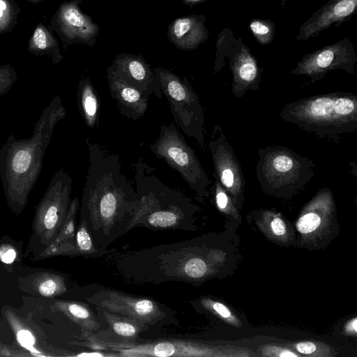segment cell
<instances>
[{"label": "cell", "instance_id": "37", "mask_svg": "<svg viewBox=\"0 0 357 357\" xmlns=\"http://www.w3.org/2000/svg\"><path fill=\"white\" fill-rule=\"evenodd\" d=\"M117 1H123V0H117Z\"/></svg>", "mask_w": 357, "mask_h": 357}, {"label": "cell", "instance_id": "17", "mask_svg": "<svg viewBox=\"0 0 357 357\" xmlns=\"http://www.w3.org/2000/svg\"><path fill=\"white\" fill-rule=\"evenodd\" d=\"M27 51L37 56H47L53 64L59 63L63 58L53 30L43 22L36 26L28 40Z\"/></svg>", "mask_w": 357, "mask_h": 357}, {"label": "cell", "instance_id": "5", "mask_svg": "<svg viewBox=\"0 0 357 357\" xmlns=\"http://www.w3.org/2000/svg\"><path fill=\"white\" fill-rule=\"evenodd\" d=\"M256 178L262 190L278 197L302 190L314 176V162L283 146L257 150Z\"/></svg>", "mask_w": 357, "mask_h": 357}, {"label": "cell", "instance_id": "20", "mask_svg": "<svg viewBox=\"0 0 357 357\" xmlns=\"http://www.w3.org/2000/svg\"><path fill=\"white\" fill-rule=\"evenodd\" d=\"M66 310L84 328L95 332L100 328V324L94 314L86 305L78 303H70L66 305Z\"/></svg>", "mask_w": 357, "mask_h": 357}, {"label": "cell", "instance_id": "9", "mask_svg": "<svg viewBox=\"0 0 357 357\" xmlns=\"http://www.w3.org/2000/svg\"><path fill=\"white\" fill-rule=\"evenodd\" d=\"M357 55L353 44L344 38L333 44L326 45L302 56L290 74L304 75L312 83L320 81L331 70H343L349 74L354 73Z\"/></svg>", "mask_w": 357, "mask_h": 357}, {"label": "cell", "instance_id": "26", "mask_svg": "<svg viewBox=\"0 0 357 357\" xmlns=\"http://www.w3.org/2000/svg\"><path fill=\"white\" fill-rule=\"evenodd\" d=\"M17 79V74L10 64L0 66V96L6 93Z\"/></svg>", "mask_w": 357, "mask_h": 357}, {"label": "cell", "instance_id": "1", "mask_svg": "<svg viewBox=\"0 0 357 357\" xmlns=\"http://www.w3.org/2000/svg\"><path fill=\"white\" fill-rule=\"evenodd\" d=\"M89 166L83 187L80 220L86 222L97 247L107 248L126 234L139 202L123 174L117 154L87 137Z\"/></svg>", "mask_w": 357, "mask_h": 357}, {"label": "cell", "instance_id": "22", "mask_svg": "<svg viewBox=\"0 0 357 357\" xmlns=\"http://www.w3.org/2000/svg\"><path fill=\"white\" fill-rule=\"evenodd\" d=\"M75 243L77 250L90 257H98L107 251L97 247L89 231L86 222L80 220L79 225L75 235Z\"/></svg>", "mask_w": 357, "mask_h": 357}, {"label": "cell", "instance_id": "6", "mask_svg": "<svg viewBox=\"0 0 357 357\" xmlns=\"http://www.w3.org/2000/svg\"><path fill=\"white\" fill-rule=\"evenodd\" d=\"M162 94L167 99L174 122L188 137L205 148L204 113L199 98L185 77L168 69H153Z\"/></svg>", "mask_w": 357, "mask_h": 357}, {"label": "cell", "instance_id": "18", "mask_svg": "<svg viewBox=\"0 0 357 357\" xmlns=\"http://www.w3.org/2000/svg\"><path fill=\"white\" fill-rule=\"evenodd\" d=\"M77 105L81 116L90 128L98 126L100 100L97 92L88 77L79 79L77 91Z\"/></svg>", "mask_w": 357, "mask_h": 357}, {"label": "cell", "instance_id": "13", "mask_svg": "<svg viewBox=\"0 0 357 357\" xmlns=\"http://www.w3.org/2000/svg\"><path fill=\"white\" fill-rule=\"evenodd\" d=\"M107 69L148 97L163 96L153 69L141 55L118 54Z\"/></svg>", "mask_w": 357, "mask_h": 357}, {"label": "cell", "instance_id": "28", "mask_svg": "<svg viewBox=\"0 0 357 357\" xmlns=\"http://www.w3.org/2000/svg\"><path fill=\"white\" fill-rule=\"evenodd\" d=\"M271 218L270 226L272 232L278 236H283L286 234L287 227L284 220L278 215L270 213Z\"/></svg>", "mask_w": 357, "mask_h": 357}, {"label": "cell", "instance_id": "2", "mask_svg": "<svg viewBox=\"0 0 357 357\" xmlns=\"http://www.w3.org/2000/svg\"><path fill=\"white\" fill-rule=\"evenodd\" d=\"M66 115L61 98L56 96L43 110L29 138L17 139L10 135L1 146L0 178L10 202H26L39 178L54 130Z\"/></svg>", "mask_w": 357, "mask_h": 357}, {"label": "cell", "instance_id": "25", "mask_svg": "<svg viewBox=\"0 0 357 357\" xmlns=\"http://www.w3.org/2000/svg\"><path fill=\"white\" fill-rule=\"evenodd\" d=\"M202 303L204 307L211 311L214 312L220 317L222 318L227 322L236 326H238V319L234 316L230 310L224 304L216 302L209 298H204L202 300Z\"/></svg>", "mask_w": 357, "mask_h": 357}, {"label": "cell", "instance_id": "34", "mask_svg": "<svg viewBox=\"0 0 357 357\" xmlns=\"http://www.w3.org/2000/svg\"><path fill=\"white\" fill-rule=\"evenodd\" d=\"M346 331L349 333H356L357 331V319L354 318L346 326Z\"/></svg>", "mask_w": 357, "mask_h": 357}, {"label": "cell", "instance_id": "14", "mask_svg": "<svg viewBox=\"0 0 357 357\" xmlns=\"http://www.w3.org/2000/svg\"><path fill=\"white\" fill-rule=\"evenodd\" d=\"M357 0H330L317 9L299 27L297 41L317 36L333 24H340L356 13Z\"/></svg>", "mask_w": 357, "mask_h": 357}, {"label": "cell", "instance_id": "3", "mask_svg": "<svg viewBox=\"0 0 357 357\" xmlns=\"http://www.w3.org/2000/svg\"><path fill=\"white\" fill-rule=\"evenodd\" d=\"M279 117L319 138L338 141L357 130V96L336 91L302 98L283 106Z\"/></svg>", "mask_w": 357, "mask_h": 357}, {"label": "cell", "instance_id": "21", "mask_svg": "<svg viewBox=\"0 0 357 357\" xmlns=\"http://www.w3.org/2000/svg\"><path fill=\"white\" fill-rule=\"evenodd\" d=\"M20 13L17 0H0V35L13 30Z\"/></svg>", "mask_w": 357, "mask_h": 357}, {"label": "cell", "instance_id": "36", "mask_svg": "<svg viewBox=\"0 0 357 357\" xmlns=\"http://www.w3.org/2000/svg\"><path fill=\"white\" fill-rule=\"evenodd\" d=\"M26 1H27L29 3H33V4H38L39 3L44 1L45 0H26Z\"/></svg>", "mask_w": 357, "mask_h": 357}, {"label": "cell", "instance_id": "8", "mask_svg": "<svg viewBox=\"0 0 357 357\" xmlns=\"http://www.w3.org/2000/svg\"><path fill=\"white\" fill-rule=\"evenodd\" d=\"M225 58L232 74L231 93L235 98H243L248 91L259 89L263 69L243 40L236 38L229 28L223 29L218 34L214 73L225 67Z\"/></svg>", "mask_w": 357, "mask_h": 357}, {"label": "cell", "instance_id": "32", "mask_svg": "<svg viewBox=\"0 0 357 357\" xmlns=\"http://www.w3.org/2000/svg\"><path fill=\"white\" fill-rule=\"evenodd\" d=\"M16 257V252L11 248L0 249V259L5 264H11Z\"/></svg>", "mask_w": 357, "mask_h": 357}, {"label": "cell", "instance_id": "15", "mask_svg": "<svg viewBox=\"0 0 357 357\" xmlns=\"http://www.w3.org/2000/svg\"><path fill=\"white\" fill-rule=\"evenodd\" d=\"M206 17L204 15H191L176 18L167 29L170 43L177 48L191 51L195 50L208 37L205 26Z\"/></svg>", "mask_w": 357, "mask_h": 357}, {"label": "cell", "instance_id": "12", "mask_svg": "<svg viewBox=\"0 0 357 357\" xmlns=\"http://www.w3.org/2000/svg\"><path fill=\"white\" fill-rule=\"evenodd\" d=\"M83 0H68L61 3L52 15L49 26L66 45H95L99 26L80 8Z\"/></svg>", "mask_w": 357, "mask_h": 357}, {"label": "cell", "instance_id": "29", "mask_svg": "<svg viewBox=\"0 0 357 357\" xmlns=\"http://www.w3.org/2000/svg\"><path fill=\"white\" fill-rule=\"evenodd\" d=\"M56 289L57 284L52 279H49L43 282L38 287L40 294L44 296H52Z\"/></svg>", "mask_w": 357, "mask_h": 357}, {"label": "cell", "instance_id": "4", "mask_svg": "<svg viewBox=\"0 0 357 357\" xmlns=\"http://www.w3.org/2000/svg\"><path fill=\"white\" fill-rule=\"evenodd\" d=\"M139 202L129 225L150 229H188L196 206L182 192L163 183L153 169L139 160L134 166Z\"/></svg>", "mask_w": 357, "mask_h": 357}, {"label": "cell", "instance_id": "7", "mask_svg": "<svg viewBox=\"0 0 357 357\" xmlns=\"http://www.w3.org/2000/svg\"><path fill=\"white\" fill-rule=\"evenodd\" d=\"M152 153L177 171L197 196L208 195L212 182L194 149L174 123L161 125L158 138L150 145Z\"/></svg>", "mask_w": 357, "mask_h": 357}, {"label": "cell", "instance_id": "31", "mask_svg": "<svg viewBox=\"0 0 357 357\" xmlns=\"http://www.w3.org/2000/svg\"><path fill=\"white\" fill-rule=\"evenodd\" d=\"M297 351L303 355H310L317 350V346L312 342H298L295 346Z\"/></svg>", "mask_w": 357, "mask_h": 357}, {"label": "cell", "instance_id": "35", "mask_svg": "<svg viewBox=\"0 0 357 357\" xmlns=\"http://www.w3.org/2000/svg\"><path fill=\"white\" fill-rule=\"evenodd\" d=\"M206 0H183V2L186 6H189L190 8H192L193 6L199 4Z\"/></svg>", "mask_w": 357, "mask_h": 357}, {"label": "cell", "instance_id": "33", "mask_svg": "<svg viewBox=\"0 0 357 357\" xmlns=\"http://www.w3.org/2000/svg\"><path fill=\"white\" fill-rule=\"evenodd\" d=\"M77 356L80 357H111V356H119L116 353H109L107 351H88V352H82L77 355Z\"/></svg>", "mask_w": 357, "mask_h": 357}, {"label": "cell", "instance_id": "10", "mask_svg": "<svg viewBox=\"0 0 357 357\" xmlns=\"http://www.w3.org/2000/svg\"><path fill=\"white\" fill-rule=\"evenodd\" d=\"M215 176L234 204L243 197L245 180L241 164L219 125L213 126L208 142Z\"/></svg>", "mask_w": 357, "mask_h": 357}, {"label": "cell", "instance_id": "16", "mask_svg": "<svg viewBox=\"0 0 357 357\" xmlns=\"http://www.w3.org/2000/svg\"><path fill=\"white\" fill-rule=\"evenodd\" d=\"M107 78L109 93L116 100L121 114L133 121L142 117L148 108L149 97L122 80L109 69L107 70Z\"/></svg>", "mask_w": 357, "mask_h": 357}, {"label": "cell", "instance_id": "24", "mask_svg": "<svg viewBox=\"0 0 357 357\" xmlns=\"http://www.w3.org/2000/svg\"><path fill=\"white\" fill-rule=\"evenodd\" d=\"M215 181L212 187L215 201L218 209L227 214L235 213V207L234 202L223 186L220 184L218 178L214 176Z\"/></svg>", "mask_w": 357, "mask_h": 357}, {"label": "cell", "instance_id": "11", "mask_svg": "<svg viewBox=\"0 0 357 357\" xmlns=\"http://www.w3.org/2000/svg\"><path fill=\"white\" fill-rule=\"evenodd\" d=\"M99 308L137 320L146 326L158 324L167 316L155 301L116 290H101L88 299Z\"/></svg>", "mask_w": 357, "mask_h": 357}, {"label": "cell", "instance_id": "23", "mask_svg": "<svg viewBox=\"0 0 357 357\" xmlns=\"http://www.w3.org/2000/svg\"><path fill=\"white\" fill-rule=\"evenodd\" d=\"M249 29L261 45H268L273 40L275 23L270 20L253 19L249 23Z\"/></svg>", "mask_w": 357, "mask_h": 357}, {"label": "cell", "instance_id": "19", "mask_svg": "<svg viewBox=\"0 0 357 357\" xmlns=\"http://www.w3.org/2000/svg\"><path fill=\"white\" fill-rule=\"evenodd\" d=\"M99 309L112 331L126 339L125 341H135L139 334L148 326L137 320Z\"/></svg>", "mask_w": 357, "mask_h": 357}, {"label": "cell", "instance_id": "27", "mask_svg": "<svg viewBox=\"0 0 357 357\" xmlns=\"http://www.w3.org/2000/svg\"><path fill=\"white\" fill-rule=\"evenodd\" d=\"M17 340L19 344L26 349L33 353H39L33 348L35 337L31 331L22 329L17 333Z\"/></svg>", "mask_w": 357, "mask_h": 357}, {"label": "cell", "instance_id": "30", "mask_svg": "<svg viewBox=\"0 0 357 357\" xmlns=\"http://www.w3.org/2000/svg\"><path fill=\"white\" fill-rule=\"evenodd\" d=\"M264 354L266 356H273L280 357L298 356V354L288 349H283L275 347H268L264 349Z\"/></svg>", "mask_w": 357, "mask_h": 357}]
</instances>
